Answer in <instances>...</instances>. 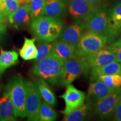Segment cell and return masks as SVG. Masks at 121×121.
I'll return each mask as SVG.
<instances>
[{
	"mask_svg": "<svg viewBox=\"0 0 121 121\" xmlns=\"http://www.w3.org/2000/svg\"><path fill=\"white\" fill-rule=\"evenodd\" d=\"M60 97L62 98L65 103L64 110L60 111L64 116L82 105L86 99L84 92L76 89L71 84L66 86L65 93Z\"/></svg>",
	"mask_w": 121,
	"mask_h": 121,
	"instance_id": "obj_9",
	"label": "cell"
},
{
	"mask_svg": "<svg viewBox=\"0 0 121 121\" xmlns=\"http://www.w3.org/2000/svg\"><path fill=\"white\" fill-rule=\"evenodd\" d=\"M6 30V25L0 22V34L4 33V31Z\"/></svg>",
	"mask_w": 121,
	"mask_h": 121,
	"instance_id": "obj_32",
	"label": "cell"
},
{
	"mask_svg": "<svg viewBox=\"0 0 121 121\" xmlns=\"http://www.w3.org/2000/svg\"><path fill=\"white\" fill-rule=\"evenodd\" d=\"M121 32V1L116 3L108 15L109 43H111Z\"/></svg>",
	"mask_w": 121,
	"mask_h": 121,
	"instance_id": "obj_12",
	"label": "cell"
},
{
	"mask_svg": "<svg viewBox=\"0 0 121 121\" xmlns=\"http://www.w3.org/2000/svg\"><path fill=\"white\" fill-rule=\"evenodd\" d=\"M96 8L86 0H69L68 7L70 15L77 19H85Z\"/></svg>",
	"mask_w": 121,
	"mask_h": 121,
	"instance_id": "obj_14",
	"label": "cell"
},
{
	"mask_svg": "<svg viewBox=\"0 0 121 121\" xmlns=\"http://www.w3.org/2000/svg\"><path fill=\"white\" fill-rule=\"evenodd\" d=\"M19 62V55L16 51H4L1 48L0 52V75L6 69Z\"/></svg>",
	"mask_w": 121,
	"mask_h": 121,
	"instance_id": "obj_19",
	"label": "cell"
},
{
	"mask_svg": "<svg viewBox=\"0 0 121 121\" xmlns=\"http://www.w3.org/2000/svg\"><path fill=\"white\" fill-rule=\"evenodd\" d=\"M53 43L51 42H44L37 48V54L36 57L35 62L39 61L45 58L52 52Z\"/></svg>",
	"mask_w": 121,
	"mask_h": 121,
	"instance_id": "obj_28",
	"label": "cell"
},
{
	"mask_svg": "<svg viewBox=\"0 0 121 121\" xmlns=\"http://www.w3.org/2000/svg\"><path fill=\"white\" fill-rule=\"evenodd\" d=\"M64 62L52 52L42 60L35 62L31 73L54 86L59 82Z\"/></svg>",
	"mask_w": 121,
	"mask_h": 121,
	"instance_id": "obj_2",
	"label": "cell"
},
{
	"mask_svg": "<svg viewBox=\"0 0 121 121\" xmlns=\"http://www.w3.org/2000/svg\"><path fill=\"white\" fill-rule=\"evenodd\" d=\"M16 1H20V0H16Z\"/></svg>",
	"mask_w": 121,
	"mask_h": 121,
	"instance_id": "obj_34",
	"label": "cell"
},
{
	"mask_svg": "<svg viewBox=\"0 0 121 121\" xmlns=\"http://www.w3.org/2000/svg\"><path fill=\"white\" fill-rule=\"evenodd\" d=\"M29 4L21 6L15 13L12 19L11 24L15 28L19 29L28 25L31 21Z\"/></svg>",
	"mask_w": 121,
	"mask_h": 121,
	"instance_id": "obj_18",
	"label": "cell"
},
{
	"mask_svg": "<svg viewBox=\"0 0 121 121\" xmlns=\"http://www.w3.org/2000/svg\"><path fill=\"white\" fill-rule=\"evenodd\" d=\"M6 92L11 98L16 117H26V89L25 81L22 77L16 75L10 79L6 87Z\"/></svg>",
	"mask_w": 121,
	"mask_h": 121,
	"instance_id": "obj_3",
	"label": "cell"
},
{
	"mask_svg": "<svg viewBox=\"0 0 121 121\" xmlns=\"http://www.w3.org/2000/svg\"><path fill=\"white\" fill-rule=\"evenodd\" d=\"M91 110V105L89 103L83 104L78 108L65 115L64 121H85L89 117Z\"/></svg>",
	"mask_w": 121,
	"mask_h": 121,
	"instance_id": "obj_20",
	"label": "cell"
},
{
	"mask_svg": "<svg viewBox=\"0 0 121 121\" xmlns=\"http://www.w3.org/2000/svg\"><path fill=\"white\" fill-rule=\"evenodd\" d=\"M37 85L41 97L43 98L45 102L51 106L55 105L57 103L56 98L47 81L39 78L37 80Z\"/></svg>",
	"mask_w": 121,
	"mask_h": 121,
	"instance_id": "obj_22",
	"label": "cell"
},
{
	"mask_svg": "<svg viewBox=\"0 0 121 121\" xmlns=\"http://www.w3.org/2000/svg\"><path fill=\"white\" fill-rule=\"evenodd\" d=\"M66 13V6L62 0H46L41 16L62 17Z\"/></svg>",
	"mask_w": 121,
	"mask_h": 121,
	"instance_id": "obj_16",
	"label": "cell"
},
{
	"mask_svg": "<svg viewBox=\"0 0 121 121\" xmlns=\"http://www.w3.org/2000/svg\"><path fill=\"white\" fill-rule=\"evenodd\" d=\"M3 10L9 18V22L11 23L13 16L20 7L18 1L16 0H1Z\"/></svg>",
	"mask_w": 121,
	"mask_h": 121,
	"instance_id": "obj_26",
	"label": "cell"
},
{
	"mask_svg": "<svg viewBox=\"0 0 121 121\" xmlns=\"http://www.w3.org/2000/svg\"><path fill=\"white\" fill-rule=\"evenodd\" d=\"M108 48L116 56V61L121 63V47L110 45L108 47Z\"/></svg>",
	"mask_w": 121,
	"mask_h": 121,
	"instance_id": "obj_29",
	"label": "cell"
},
{
	"mask_svg": "<svg viewBox=\"0 0 121 121\" xmlns=\"http://www.w3.org/2000/svg\"><path fill=\"white\" fill-rule=\"evenodd\" d=\"M121 97V89H116L110 94L94 104V115L102 119L110 118L114 114Z\"/></svg>",
	"mask_w": 121,
	"mask_h": 121,
	"instance_id": "obj_8",
	"label": "cell"
},
{
	"mask_svg": "<svg viewBox=\"0 0 121 121\" xmlns=\"http://www.w3.org/2000/svg\"><path fill=\"white\" fill-rule=\"evenodd\" d=\"M16 117L11 98L5 91L0 98V121H15Z\"/></svg>",
	"mask_w": 121,
	"mask_h": 121,
	"instance_id": "obj_15",
	"label": "cell"
},
{
	"mask_svg": "<svg viewBox=\"0 0 121 121\" xmlns=\"http://www.w3.org/2000/svg\"><path fill=\"white\" fill-rule=\"evenodd\" d=\"M89 69L83 57L76 56L65 60L58 83L61 86L72 84Z\"/></svg>",
	"mask_w": 121,
	"mask_h": 121,
	"instance_id": "obj_5",
	"label": "cell"
},
{
	"mask_svg": "<svg viewBox=\"0 0 121 121\" xmlns=\"http://www.w3.org/2000/svg\"><path fill=\"white\" fill-rule=\"evenodd\" d=\"M113 115H114L113 120L121 121V97L118 102Z\"/></svg>",
	"mask_w": 121,
	"mask_h": 121,
	"instance_id": "obj_30",
	"label": "cell"
},
{
	"mask_svg": "<svg viewBox=\"0 0 121 121\" xmlns=\"http://www.w3.org/2000/svg\"><path fill=\"white\" fill-rule=\"evenodd\" d=\"M46 0H31L29 3L30 15L32 20L41 16Z\"/></svg>",
	"mask_w": 121,
	"mask_h": 121,
	"instance_id": "obj_27",
	"label": "cell"
},
{
	"mask_svg": "<svg viewBox=\"0 0 121 121\" xmlns=\"http://www.w3.org/2000/svg\"><path fill=\"white\" fill-rule=\"evenodd\" d=\"M58 117V114L46 102H42L39 110V121H53Z\"/></svg>",
	"mask_w": 121,
	"mask_h": 121,
	"instance_id": "obj_24",
	"label": "cell"
},
{
	"mask_svg": "<svg viewBox=\"0 0 121 121\" xmlns=\"http://www.w3.org/2000/svg\"><path fill=\"white\" fill-rule=\"evenodd\" d=\"M91 78L97 79L102 81L106 85L115 89L121 87V74L102 75L98 76L91 77Z\"/></svg>",
	"mask_w": 121,
	"mask_h": 121,
	"instance_id": "obj_25",
	"label": "cell"
},
{
	"mask_svg": "<svg viewBox=\"0 0 121 121\" xmlns=\"http://www.w3.org/2000/svg\"><path fill=\"white\" fill-rule=\"evenodd\" d=\"M111 45H113V46H121V39H119V40H118L115 43H113Z\"/></svg>",
	"mask_w": 121,
	"mask_h": 121,
	"instance_id": "obj_33",
	"label": "cell"
},
{
	"mask_svg": "<svg viewBox=\"0 0 121 121\" xmlns=\"http://www.w3.org/2000/svg\"><path fill=\"white\" fill-rule=\"evenodd\" d=\"M90 4L95 7H97L96 6L98 5L100 3L102 2L103 0H86Z\"/></svg>",
	"mask_w": 121,
	"mask_h": 121,
	"instance_id": "obj_31",
	"label": "cell"
},
{
	"mask_svg": "<svg viewBox=\"0 0 121 121\" xmlns=\"http://www.w3.org/2000/svg\"><path fill=\"white\" fill-rule=\"evenodd\" d=\"M30 30L35 39L43 42H52L60 36L62 22L58 18L40 16L33 20Z\"/></svg>",
	"mask_w": 121,
	"mask_h": 121,
	"instance_id": "obj_1",
	"label": "cell"
},
{
	"mask_svg": "<svg viewBox=\"0 0 121 121\" xmlns=\"http://www.w3.org/2000/svg\"><path fill=\"white\" fill-rule=\"evenodd\" d=\"M115 90V89L106 85L99 80L91 78L88 89L87 103L91 105L94 104Z\"/></svg>",
	"mask_w": 121,
	"mask_h": 121,
	"instance_id": "obj_11",
	"label": "cell"
},
{
	"mask_svg": "<svg viewBox=\"0 0 121 121\" xmlns=\"http://www.w3.org/2000/svg\"><path fill=\"white\" fill-rule=\"evenodd\" d=\"M86 28L84 22L76 20L71 25L62 31L60 40L67 43L76 45Z\"/></svg>",
	"mask_w": 121,
	"mask_h": 121,
	"instance_id": "obj_13",
	"label": "cell"
},
{
	"mask_svg": "<svg viewBox=\"0 0 121 121\" xmlns=\"http://www.w3.org/2000/svg\"><path fill=\"white\" fill-rule=\"evenodd\" d=\"M90 69V73L92 77L121 74V63L117 61H114L105 66L92 67Z\"/></svg>",
	"mask_w": 121,
	"mask_h": 121,
	"instance_id": "obj_21",
	"label": "cell"
},
{
	"mask_svg": "<svg viewBox=\"0 0 121 121\" xmlns=\"http://www.w3.org/2000/svg\"><path fill=\"white\" fill-rule=\"evenodd\" d=\"M83 58L89 69L103 66L116 61V56L108 47L103 48Z\"/></svg>",
	"mask_w": 121,
	"mask_h": 121,
	"instance_id": "obj_10",
	"label": "cell"
},
{
	"mask_svg": "<svg viewBox=\"0 0 121 121\" xmlns=\"http://www.w3.org/2000/svg\"><path fill=\"white\" fill-rule=\"evenodd\" d=\"M26 89V117L28 121H39V110L41 105V95L37 83L32 81H25Z\"/></svg>",
	"mask_w": 121,
	"mask_h": 121,
	"instance_id": "obj_6",
	"label": "cell"
},
{
	"mask_svg": "<svg viewBox=\"0 0 121 121\" xmlns=\"http://www.w3.org/2000/svg\"><path fill=\"white\" fill-rule=\"evenodd\" d=\"M87 31L108 37V15L105 9L96 7L84 19Z\"/></svg>",
	"mask_w": 121,
	"mask_h": 121,
	"instance_id": "obj_7",
	"label": "cell"
},
{
	"mask_svg": "<svg viewBox=\"0 0 121 121\" xmlns=\"http://www.w3.org/2000/svg\"><path fill=\"white\" fill-rule=\"evenodd\" d=\"M109 43L108 38L95 33L86 31L83 34L76 44V56L86 57L104 48Z\"/></svg>",
	"mask_w": 121,
	"mask_h": 121,
	"instance_id": "obj_4",
	"label": "cell"
},
{
	"mask_svg": "<svg viewBox=\"0 0 121 121\" xmlns=\"http://www.w3.org/2000/svg\"><path fill=\"white\" fill-rule=\"evenodd\" d=\"M76 45L60 40L53 43L52 52L62 60H66L76 56Z\"/></svg>",
	"mask_w": 121,
	"mask_h": 121,
	"instance_id": "obj_17",
	"label": "cell"
},
{
	"mask_svg": "<svg viewBox=\"0 0 121 121\" xmlns=\"http://www.w3.org/2000/svg\"><path fill=\"white\" fill-rule=\"evenodd\" d=\"M35 38L29 39L25 38L24 43L19 51L20 57L24 60H35L37 54V48L35 45Z\"/></svg>",
	"mask_w": 121,
	"mask_h": 121,
	"instance_id": "obj_23",
	"label": "cell"
}]
</instances>
